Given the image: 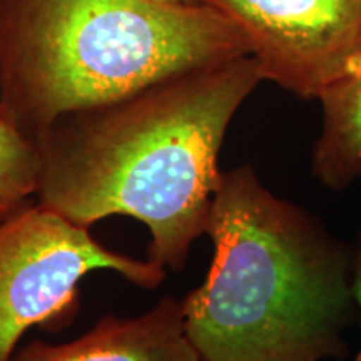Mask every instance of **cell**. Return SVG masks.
I'll list each match as a JSON object with an SVG mask.
<instances>
[{
    "mask_svg": "<svg viewBox=\"0 0 361 361\" xmlns=\"http://www.w3.org/2000/svg\"><path fill=\"white\" fill-rule=\"evenodd\" d=\"M261 80L255 57L239 56L59 116L34 137V201L89 229L141 221L149 259L180 273L206 234L229 124Z\"/></svg>",
    "mask_w": 361,
    "mask_h": 361,
    "instance_id": "obj_1",
    "label": "cell"
},
{
    "mask_svg": "<svg viewBox=\"0 0 361 361\" xmlns=\"http://www.w3.org/2000/svg\"><path fill=\"white\" fill-rule=\"evenodd\" d=\"M206 236L213 259L183 300L202 361H324L348 355L361 310L351 245L266 188L251 164L223 173Z\"/></svg>",
    "mask_w": 361,
    "mask_h": 361,
    "instance_id": "obj_2",
    "label": "cell"
},
{
    "mask_svg": "<svg viewBox=\"0 0 361 361\" xmlns=\"http://www.w3.org/2000/svg\"><path fill=\"white\" fill-rule=\"evenodd\" d=\"M251 56L213 7L152 0H0V111L35 137L66 112Z\"/></svg>",
    "mask_w": 361,
    "mask_h": 361,
    "instance_id": "obj_3",
    "label": "cell"
},
{
    "mask_svg": "<svg viewBox=\"0 0 361 361\" xmlns=\"http://www.w3.org/2000/svg\"><path fill=\"white\" fill-rule=\"evenodd\" d=\"M94 271H112L156 290L168 269L99 243L89 228L30 202L0 223V361H11L30 328L64 326L79 306V284Z\"/></svg>",
    "mask_w": 361,
    "mask_h": 361,
    "instance_id": "obj_4",
    "label": "cell"
},
{
    "mask_svg": "<svg viewBox=\"0 0 361 361\" xmlns=\"http://www.w3.org/2000/svg\"><path fill=\"white\" fill-rule=\"evenodd\" d=\"M245 30L263 80L301 99L361 67V0H197Z\"/></svg>",
    "mask_w": 361,
    "mask_h": 361,
    "instance_id": "obj_5",
    "label": "cell"
},
{
    "mask_svg": "<svg viewBox=\"0 0 361 361\" xmlns=\"http://www.w3.org/2000/svg\"><path fill=\"white\" fill-rule=\"evenodd\" d=\"M11 361H202L184 329L183 300L164 296L135 318L107 314L75 340L30 341Z\"/></svg>",
    "mask_w": 361,
    "mask_h": 361,
    "instance_id": "obj_6",
    "label": "cell"
},
{
    "mask_svg": "<svg viewBox=\"0 0 361 361\" xmlns=\"http://www.w3.org/2000/svg\"><path fill=\"white\" fill-rule=\"evenodd\" d=\"M322 130L311 154L314 179L343 191L361 179V67L324 90Z\"/></svg>",
    "mask_w": 361,
    "mask_h": 361,
    "instance_id": "obj_7",
    "label": "cell"
},
{
    "mask_svg": "<svg viewBox=\"0 0 361 361\" xmlns=\"http://www.w3.org/2000/svg\"><path fill=\"white\" fill-rule=\"evenodd\" d=\"M37 169L35 139L0 111V223L34 202Z\"/></svg>",
    "mask_w": 361,
    "mask_h": 361,
    "instance_id": "obj_8",
    "label": "cell"
},
{
    "mask_svg": "<svg viewBox=\"0 0 361 361\" xmlns=\"http://www.w3.org/2000/svg\"><path fill=\"white\" fill-rule=\"evenodd\" d=\"M351 255H353V286L355 296L361 308V229L356 234L355 243L351 245Z\"/></svg>",
    "mask_w": 361,
    "mask_h": 361,
    "instance_id": "obj_9",
    "label": "cell"
},
{
    "mask_svg": "<svg viewBox=\"0 0 361 361\" xmlns=\"http://www.w3.org/2000/svg\"><path fill=\"white\" fill-rule=\"evenodd\" d=\"M159 4H171V6H197V0H152Z\"/></svg>",
    "mask_w": 361,
    "mask_h": 361,
    "instance_id": "obj_10",
    "label": "cell"
}]
</instances>
